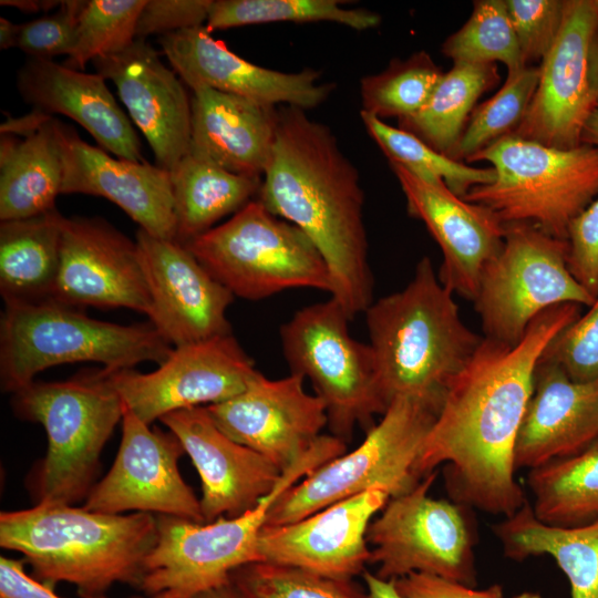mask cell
I'll return each instance as SVG.
<instances>
[{"label": "cell", "instance_id": "cell-1", "mask_svg": "<svg viewBox=\"0 0 598 598\" xmlns=\"http://www.w3.org/2000/svg\"><path fill=\"white\" fill-rule=\"evenodd\" d=\"M581 307L547 309L515 344L483 338L446 388L417 460L421 478L446 464L453 501L493 515L512 516L527 502L515 480L517 434L545 348Z\"/></svg>", "mask_w": 598, "mask_h": 598}, {"label": "cell", "instance_id": "cell-2", "mask_svg": "<svg viewBox=\"0 0 598 598\" xmlns=\"http://www.w3.org/2000/svg\"><path fill=\"white\" fill-rule=\"evenodd\" d=\"M257 199L311 240L328 267L330 296L349 318L364 312L373 301V277L359 172L331 130L307 110L278 109L276 137Z\"/></svg>", "mask_w": 598, "mask_h": 598}, {"label": "cell", "instance_id": "cell-3", "mask_svg": "<svg viewBox=\"0 0 598 598\" xmlns=\"http://www.w3.org/2000/svg\"><path fill=\"white\" fill-rule=\"evenodd\" d=\"M157 540L154 514H105L68 504L40 503L0 514V546L23 555L33 577L59 582L81 597L104 595L115 582L138 587Z\"/></svg>", "mask_w": 598, "mask_h": 598}, {"label": "cell", "instance_id": "cell-4", "mask_svg": "<svg viewBox=\"0 0 598 598\" xmlns=\"http://www.w3.org/2000/svg\"><path fill=\"white\" fill-rule=\"evenodd\" d=\"M453 295L423 257L403 289L363 312L388 406L405 396L440 409L451 380L481 344L484 337L464 323Z\"/></svg>", "mask_w": 598, "mask_h": 598}, {"label": "cell", "instance_id": "cell-5", "mask_svg": "<svg viewBox=\"0 0 598 598\" xmlns=\"http://www.w3.org/2000/svg\"><path fill=\"white\" fill-rule=\"evenodd\" d=\"M13 413L40 423L48 450L28 475L35 504L85 501L100 470V456L122 421L124 402L105 369L65 381H33L12 393Z\"/></svg>", "mask_w": 598, "mask_h": 598}, {"label": "cell", "instance_id": "cell-6", "mask_svg": "<svg viewBox=\"0 0 598 598\" xmlns=\"http://www.w3.org/2000/svg\"><path fill=\"white\" fill-rule=\"evenodd\" d=\"M173 346L148 320L120 324L89 317L54 298L4 303L0 320V382L16 392L48 368L97 362L113 372L161 364Z\"/></svg>", "mask_w": 598, "mask_h": 598}, {"label": "cell", "instance_id": "cell-7", "mask_svg": "<svg viewBox=\"0 0 598 598\" xmlns=\"http://www.w3.org/2000/svg\"><path fill=\"white\" fill-rule=\"evenodd\" d=\"M331 455L327 444L317 442L283 471L271 493L237 517L200 523L157 515V540L144 560L138 588L147 598H194L231 582L236 569L259 563V534L276 501Z\"/></svg>", "mask_w": 598, "mask_h": 598}, {"label": "cell", "instance_id": "cell-8", "mask_svg": "<svg viewBox=\"0 0 598 598\" xmlns=\"http://www.w3.org/2000/svg\"><path fill=\"white\" fill-rule=\"evenodd\" d=\"M475 162L492 164L495 179L463 198L504 225L527 223L567 240L570 223L598 196V146L559 150L508 134L466 161Z\"/></svg>", "mask_w": 598, "mask_h": 598}, {"label": "cell", "instance_id": "cell-9", "mask_svg": "<svg viewBox=\"0 0 598 598\" xmlns=\"http://www.w3.org/2000/svg\"><path fill=\"white\" fill-rule=\"evenodd\" d=\"M439 411L413 398L394 399L359 446L322 464L285 492L265 525L297 522L371 488L391 497L409 492L422 480L416 464Z\"/></svg>", "mask_w": 598, "mask_h": 598}, {"label": "cell", "instance_id": "cell-10", "mask_svg": "<svg viewBox=\"0 0 598 598\" xmlns=\"http://www.w3.org/2000/svg\"><path fill=\"white\" fill-rule=\"evenodd\" d=\"M184 246L234 297L256 301L296 288L332 290L311 240L257 198Z\"/></svg>", "mask_w": 598, "mask_h": 598}, {"label": "cell", "instance_id": "cell-11", "mask_svg": "<svg viewBox=\"0 0 598 598\" xmlns=\"http://www.w3.org/2000/svg\"><path fill=\"white\" fill-rule=\"evenodd\" d=\"M350 320L330 297L296 311L279 331L290 373L310 381L331 434L346 443L355 426L370 430L388 409L372 349L350 334Z\"/></svg>", "mask_w": 598, "mask_h": 598}, {"label": "cell", "instance_id": "cell-12", "mask_svg": "<svg viewBox=\"0 0 598 598\" xmlns=\"http://www.w3.org/2000/svg\"><path fill=\"white\" fill-rule=\"evenodd\" d=\"M567 254V240L527 223L505 225L502 250L485 268L473 300L485 338L515 344L547 309L594 302L569 271Z\"/></svg>", "mask_w": 598, "mask_h": 598}, {"label": "cell", "instance_id": "cell-13", "mask_svg": "<svg viewBox=\"0 0 598 598\" xmlns=\"http://www.w3.org/2000/svg\"><path fill=\"white\" fill-rule=\"evenodd\" d=\"M434 471L409 492L391 497L367 532L369 564L375 575L396 580L412 573L443 577L474 587V536L464 506L436 499L429 491Z\"/></svg>", "mask_w": 598, "mask_h": 598}, {"label": "cell", "instance_id": "cell-14", "mask_svg": "<svg viewBox=\"0 0 598 598\" xmlns=\"http://www.w3.org/2000/svg\"><path fill=\"white\" fill-rule=\"evenodd\" d=\"M258 372L229 333L174 347L153 372L131 368L110 374L125 406L151 425L171 412L226 401L243 392Z\"/></svg>", "mask_w": 598, "mask_h": 598}, {"label": "cell", "instance_id": "cell-15", "mask_svg": "<svg viewBox=\"0 0 598 598\" xmlns=\"http://www.w3.org/2000/svg\"><path fill=\"white\" fill-rule=\"evenodd\" d=\"M122 440L114 463L84 501L87 511L123 514L135 511L204 523L199 499L185 483L178 437L151 429L124 404Z\"/></svg>", "mask_w": 598, "mask_h": 598}, {"label": "cell", "instance_id": "cell-16", "mask_svg": "<svg viewBox=\"0 0 598 598\" xmlns=\"http://www.w3.org/2000/svg\"><path fill=\"white\" fill-rule=\"evenodd\" d=\"M598 24V0H565L560 31L539 64V79L525 116L512 133L548 147L581 144L597 106L589 82V52Z\"/></svg>", "mask_w": 598, "mask_h": 598}, {"label": "cell", "instance_id": "cell-17", "mask_svg": "<svg viewBox=\"0 0 598 598\" xmlns=\"http://www.w3.org/2000/svg\"><path fill=\"white\" fill-rule=\"evenodd\" d=\"M290 373L268 379L258 372L239 394L205 405L234 441L260 453L282 472L307 454L328 425L324 403Z\"/></svg>", "mask_w": 598, "mask_h": 598}, {"label": "cell", "instance_id": "cell-18", "mask_svg": "<svg viewBox=\"0 0 598 598\" xmlns=\"http://www.w3.org/2000/svg\"><path fill=\"white\" fill-rule=\"evenodd\" d=\"M52 298L80 308H127L148 316L151 297L136 241L101 217H63Z\"/></svg>", "mask_w": 598, "mask_h": 598}, {"label": "cell", "instance_id": "cell-19", "mask_svg": "<svg viewBox=\"0 0 598 598\" xmlns=\"http://www.w3.org/2000/svg\"><path fill=\"white\" fill-rule=\"evenodd\" d=\"M135 241L151 297L147 317L173 347L231 333L234 295L184 245L140 228Z\"/></svg>", "mask_w": 598, "mask_h": 598}, {"label": "cell", "instance_id": "cell-20", "mask_svg": "<svg viewBox=\"0 0 598 598\" xmlns=\"http://www.w3.org/2000/svg\"><path fill=\"white\" fill-rule=\"evenodd\" d=\"M390 166L409 215L424 223L441 248L440 281L473 301L485 268L502 250L505 225L491 209L465 200L444 183L423 179L398 164Z\"/></svg>", "mask_w": 598, "mask_h": 598}, {"label": "cell", "instance_id": "cell-21", "mask_svg": "<svg viewBox=\"0 0 598 598\" xmlns=\"http://www.w3.org/2000/svg\"><path fill=\"white\" fill-rule=\"evenodd\" d=\"M390 497L383 489L371 488L297 522L265 525L258 538L259 563L351 580L369 564L367 532Z\"/></svg>", "mask_w": 598, "mask_h": 598}, {"label": "cell", "instance_id": "cell-22", "mask_svg": "<svg viewBox=\"0 0 598 598\" xmlns=\"http://www.w3.org/2000/svg\"><path fill=\"white\" fill-rule=\"evenodd\" d=\"M158 43L192 91L209 87L265 106L309 110L323 103L334 87L333 83H321L313 69L288 73L254 64L213 38L205 25L159 37Z\"/></svg>", "mask_w": 598, "mask_h": 598}, {"label": "cell", "instance_id": "cell-23", "mask_svg": "<svg viewBox=\"0 0 598 598\" xmlns=\"http://www.w3.org/2000/svg\"><path fill=\"white\" fill-rule=\"evenodd\" d=\"M159 421L178 437L199 474L205 522L252 509L283 473L260 453L227 436L205 405L171 412Z\"/></svg>", "mask_w": 598, "mask_h": 598}, {"label": "cell", "instance_id": "cell-24", "mask_svg": "<svg viewBox=\"0 0 598 598\" xmlns=\"http://www.w3.org/2000/svg\"><path fill=\"white\" fill-rule=\"evenodd\" d=\"M92 63L96 73L114 83L156 165L171 172L188 154L190 144L192 103L184 82L144 39Z\"/></svg>", "mask_w": 598, "mask_h": 598}, {"label": "cell", "instance_id": "cell-25", "mask_svg": "<svg viewBox=\"0 0 598 598\" xmlns=\"http://www.w3.org/2000/svg\"><path fill=\"white\" fill-rule=\"evenodd\" d=\"M63 163L61 194L101 196L116 204L150 235L175 239L171 172L144 162L114 158L54 118Z\"/></svg>", "mask_w": 598, "mask_h": 598}, {"label": "cell", "instance_id": "cell-26", "mask_svg": "<svg viewBox=\"0 0 598 598\" xmlns=\"http://www.w3.org/2000/svg\"><path fill=\"white\" fill-rule=\"evenodd\" d=\"M597 440L598 381H574L558 365L539 361L515 443V468L573 456Z\"/></svg>", "mask_w": 598, "mask_h": 598}, {"label": "cell", "instance_id": "cell-27", "mask_svg": "<svg viewBox=\"0 0 598 598\" xmlns=\"http://www.w3.org/2000/svg\"><path fill=\"white\" fill-rule=\"evenodd\" d=\"M99 73H86L53 60L28 59L17 87L23 101L49 115L68 116L117 158L144 162L141 141Z\"/></svg>", "mask_w": 598, "mask_h": 598}, {"label": "cell", "instance_id": "cell-28", "mask_svg": "<svg viewBox=\"0 0 598 598\" xmlns=\"http://www.w3.org/2000/svg\"><path fill=\"white\" fill-rule=\"evenodd\" d=\"M188 154L230 173L262 177L272 151L278 109L209 87L193 91Z\"/></svg>", "mask_w": 598, "mask_h": 598}, {"label": "cell", "instance_id": "cell-29", "mask_svg": "<svg viewBox=\"0 0 598 598\" xmlns=\"http://www.w3.org/2000/svg\"><path fill=\"white\" fill-rule=\"evenodd\" d=\"M493 532L507 558L522 561L548 555L568 578L571 598H598V519L575 527L553 526L540 522L526 502Z\"/></svg>", "mask_w": 598, "mask_h": 598}, {"label": "cell", "instance_id": "cell-30", "mask_svg": "<svg viewBox=\"0 0 598 598\" xmlns=\"http://www.w3.org/2000/svg\"><path fill=\"white\" fill-rule=\"evenodd\" d=\"M53 122L54 117L22 138L1 135V221L28 218L56 208L63 163Z\"/></svg>", "mask_w": 598, "mask_h": 598}, {"label": "cell", "instance_id": "cell-31", "mask_svg": "<svg viewBox=\"0 0 598 598\" xmlns=\"http://www.w3.org/2000/svg\"><path fill=\"white\" fill-rule=\"evenodd\" d=\"M63 217L56 208L0 224V293L4 303L52 298Z\"/></svg>", "mask_w": 598, "mask_h": 598}, {"label": "cell", "instance_id": "cell-32", "mask_svg": "<svg viewBox=\"0 0 598 598\" xmlns=\"http://www.w3.org/2000/svg\"><path fill=\"white\" fill-rule=\"evenodd\" d=\"M175 241L186 245L258 196L262 177L230 173L187 154L172 171Z\"/></svg>", "mask_w": 598, "mask_h": 598}, {"label": "cell", "instance_id": "cell-33", "mask_svg": "<svg viewBox=\"0 0 598 598\" xmlns=\"http://www.w3.org/2000/svg\"><path fill=\"white\" fill-rule=\"evenodd\" d=\"M527 485L535 516L575 527L598 519V440L584 451L529 470Z\"/></svg>", "mask_w": 598, "mask_h": 598}, {"label": "cell", "instance_id": "cell-34", "mask_svg": "<svg viewBox=\"0 0 598 598\" xmlns=\"http://www.w3.org/2000/svg\"><path fill=\"white\" fill-rule=\"evenodd\" d=\"M501 81L495 63H454L444 72L427 103L399 127L433 150L447 154L461 136L481 95Z\"/></svg>", "mask_w": 598, "mask_h": 598}, {"label": "cell", "instance_id": "cell-35", "mask_svg": "<svg viewBox=\"0 0 598 598\" xmlns=\"http://www.w3.org/2000/svg\"><path fill=\"white\" fill-rule=\"evenodd\" d=\"M337 0H215L206 29L223 30L270 22L328 21L363 31L381 23L380 14L365 9H347Z\"/></svg>", "mask_w": 598, "mask_h": 598}, {"label": "cell", "instance_id": "cell-36", "mask_svg": "<svg viewBox=\"0 0 598 598\" xmlns=\"http://www.w3.org/2000/svg\"><path fill=\"white\" fill-rule=\"evenodd\" d=\"M360 116L367 132L383 152L389 164L401 165L423 179L442 182L462 198L473 187L489 184L495 179L492 167H474L454 161L415 135L391 126L374 115L360 111Z\"/></svg>", "mask_w": 598, "mask_h": 598}, {"label": "cell", "instance_id": "cell-37", "mask_svg": "<svg viewBox=\"0 0 598 598\" xmlns=\"http://www.w3.org/2000/svg\"><path fill=\"white\" fill-rule=\"evenodd\" d=\"M443 74L425 51L393 59L383 71L361 79V111L381 120L412 116L427 103Z\"/></svg>", "mask_w": 598, "mask_h": 598}, {"label": "cell", "instance_id": "cell-38", "mask_svg": "<svg viewBox=\"0 0 598 598\" xmlns=\"http://www.w3.org/2000/svg\"><path fill=\"white\" fill-rule=\"evenodd\" d=\"M539 79V65L507 73L501 89L475 106L455 145L446 154L467 161L499 138L512 134L526 114Z\"/></svg>", "mask_w": 598, "mask_h": 598}, {"label": "cell", "instance_id": "cell-39", "mask_svg": "<svg viewBox=\"0 0 598 598\" xmlns=\"http://www.w3.org/2000/svg\"><path fill=\"white\" fill-rule=\"evenodd\" d=\"M454 63H503L507 73L524 65L505 0H477L467 21L443 42Z\"/></svg>", "mask_w": 598, "mask_h": 598}, {"label": "cell", "instance_id": "cell-40", "mask_svg": "<svg viewBox=\"0 0 598 598\" xmlns=\"http://www.w3.org/2000/svg\"><path fill=\"white\" fill-rule=\"evenodd\" d=\"M146 0H90L82 9L75 44L64 65L84 71L89 62L118 53L136 39Z\"/></svg>", "mask_w": 598, "mask_h": 598}, {"label": "cell", "instance_id": "cell-41", "mask_svg": "<svg viewBox=\"0 0 598 598\" xmlns=\"http://www.w3.org/2000/svg\"><path fill=\"white\" fill-rule=\"evenodd\" d=\"M231 581L245 598H372L351 580L269 563L245 565L231 574Z\"/></svg>", "mask_w": 598, "mask_h": 598}, {"label": "cell", "instance_id": "cell-42", "mask_svg": "<svg viewBox=\"0 0 598 598\" xmlns=\"http://www.w3.org/2000/svg\"><path fill=\"white\" fill-rule=\"evenodd\" d=\"M587 308L548 343L539 360L579 382L598 381V295Z\"/></svg>", "mask_w": 598, "mask_h": 598}, {"label": "cell", "instance_id": "cell-43", "mask_svg": "<svg viewBox=\"0 0 598 598\" xmlns=\"http://www.w3.org/2000/svg\"><path fill=\"white\" fill-rule=\"evenodd\" d=\"M524 65H535L551 49L563 24L565 0H505Z\"/></svg>", "mask_w": 598, "mask_h": 598}, {"label": "cell", "instance_id": "cell-44", "mask_svg": "<svg viewBox=\"0 0 598 598\" xmlns=\"http://www.w3.org/2000/svg\"><path fill=\"white\" fill-rule=\"evenodd\" d=\"M85 2L62 1L55 13L21 23L17 48L29 59L69 56L75 44L78 21Z\"/></svg>", "mask_w": 598, "mask_h": 598}, {"label": "cell", "instance_id": "cell-45", "mask_svg": "<svg viewBox=\"0 0 598 598\" xmlns=\"http://www.w3.org/2000/svg\"><path fill=\"white\" fill-rule=\"evenodd\" d=\"M568 269L594 297L598 295V196L570 223Z\"/></svg>", "mask_w": 598, "mask_h": 598}, {"label": "cell", "instance_id": "cell-46", "mask_svg": "<svg viewBox=\"0 0 598 598\" xmlns=\"http://www.w3.org/2000/svg\"><path fill=\"white\" fill-rule=\"evenodd\" d=\"M213 0H146L136 24V39L159 37L204 25Z\"/></svg>", "mask_w": 598, "mask_h": 598}, {"label": "cell", "instance_id": "cell-47", "mask_svg": "<svg viewBox=\"0 0 598 598\" xmlns=\"http://www.w3.org/2000/svg\"><path fill=\"white\" fill-rule=\"evenodd\" d=\"M394 585L403 598H504L499 585L476 589L462 582L421 573L401 577L394 580Z\"/></svg>", "mask_w": 598, "mask_h": 598}, {"label": "cell", "instance_id": "cell-48", "mask_svg": "<svg viewBox=\"0 0 598 598\" xmlns=\"http://www.w3.org/2000/svg\"><path fill=\"white\" fill-rule=\"evenodd\" d=\"M22 559L0 558V598H61L24 571ZM82 598H107L104 595ZM132 598H147L134 596Z\"/></svg>", "mask_w": 598, "mask_h": 598}, {"label": "cell", "instance_id": "cell-49", "mask_svg": "<svg viewBox=\"0 0 598 598\" xmlns=\"http://www.w3.org/2000/svg\"><path fill=\"white\" fill-rule=\"evenodd\" d=\"M362 576L372 598H403L396 590L394 580H383L368 571H364Z\"/></svg>", "mask_w": 598, "mask_h": 598}, {"label": "cell", "instance_id": "cell-50", "mask_svg": "<svg viewBox=\"0 0 598 598\" xmlns=\"http://www.w3.org/2000/svg\"><path fill=\"white\" fill-rule=\"evenodd\" d=\"M62 1H48V0H1L0 4L6 7H12L19 11L31 14L38 12H47L55 7H60Z\"/></svg>", "mask_w": 598, "mask_h": 598}, {"label": "cell", "instance_id": "cell-51", "mask_svg": "<svg viewBox=\"0 0 598 598\" xmlns=\"http://www.w3.org/2000/svg\"><path fill=\"white\" fill-rule=\"evenodd\" d=\"M21 23H14L3 17L0 18V49L17 48Z\"/></svg>", "mask_w": 598, "mask_h": 598}, {"label": "cell", "instance_id": "cell-52", "mask_svg": "<svg viewBox=\"0 0 598 598\" xmlns=\"http://www.w3.org/2000/svg\"><path fill=\"white\" fill-rule=\"evenodd\" d=\"M589 82L596 105H598V24L594 33L589 52Z\"/></svg>", "mask_w": 598, "mask_h": 598}, {"label": "cell", "instance_id": "cell-53", "mask_svg": "<svg viewBox=\"0 0 598 598\" xmlns=\"http://www.w3.org/2000/svg\"><path fill=\"white\" fill-rule=\"evenodd\" d=\"M581 144L598 146V105L594 109L584 126Z\"/></svg>", "mask_w": 598, "mask_h": 598}, {"label": "cell", "instance_id": "cell-54", "mask_svg": "<svg viewBox=\"0 0 598 598\" xmlns=\"http://www.w3.org/2000/svg\"><path fill=\"white\" fill-rule=\"evenodd\" d=\"M194 598H245V596L231 581L227 585L200 592Z\"/></svg>", "mask_w": 598, "mask_h": 598}, {"label": "cell", "instance_id": "cell-55", "mask_svg": "<svg viewBox=\"0 0 598 598\" xmlns=\"http://www.w3.org/2000/svg\"><path fill=\"white\" fill-rule=\"evenodd\" d=\"M513 598H544L542 595L539 594H536V592H529V591H525V592H522Z\"/></svg>", "mask_w": 598, "mask_h": 598}]
</instances>
